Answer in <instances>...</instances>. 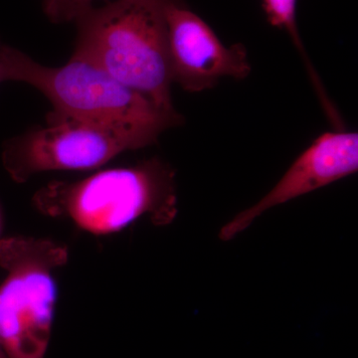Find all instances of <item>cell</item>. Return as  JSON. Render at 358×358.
<instances>
[{"label":"cell","mask_w":358,"mask_h":358,"mask_svg":"<svg viewBox=\"0 0 358 358\" xmlns=\"http://www.w3.org/2000/svg\"><path fill=\"white\" fill-rule=\"evenodd\" d=\"M164 6V0H115L92 7L76 21L74 53L167 114L178 115L171 99Z\"/></svg>","instance_id":"6da1fadb"},{"label":"cell","mask_w":358,"mask_h":358,"mask_svg":"<svg viewBox=\"0 0 358 358\" xmlns=\"http://www.w3.org/2000/svg\"><path fill=\"white\" fill-rule=\"evenodd\" d=\"M34 203L46 215L65 216L96 235L117 232L145 215L166 225L178 213L173 169L155 159L50 183L35 194Z\"/></svg>","instance_id":"7a4b0ae2"},{"label":"cell","mask_w":358,"mask_h":358,"mask_svg":"<svg viewBox=\"0 0 358 358\" xmlns=\"http://www.w3.org/2000/svg\"><path fill=\"white\" fill-rule=\"evenodd\" d=\"M13 81L39 90L53 106L51 113L128 134L145 145L157 143L166 129L178 126L180 115L157 108L90 59L73 53L60 67H46L16 52Z\"/></svg>","instance_id":"3957f363"},{"label":"cell","mask_w":358,"mask_h":358,"mask_svg":"<svg viewBox=\"0 0 358 358\" xmlns=\"http://www.w3.org/2000/svg\"><path fill=\"white\" fill-rule=\"evenodd\" d=\"M68 250L49 241L11 237L0 241V343L8 358H43L56 301L53 272Z\"/></svg>","instance_id":"277c9868"},{"label":"cell","mask_w":358,"mask_h":358,"mask_svg":"<svg viewBox=\"0 0 358 358\" xmlns=\"http://www.w3.org/2000/svg\"><path fill=\"white\" fill-rule=\"evenodd\" d=\"M47 126L11 138L2 162L15 182L51 171L98 169L127 150L148 147L128 134L74 117L49 113Z\"/></svg>","instance_id":"5b68a950"},{"label":"cell","mask_w":358,"mask_h":358,"mask_svg":"<svg viewBox=\"0 0 358 358\" xmlns=\"http://www.w3.org/2000/svg\"><path fill=\"white\" fill-rule=\"evenodd\" d=\"M164 10L173 83L199 93L213 88L222 78L249 76L251 65L243 44L225 46L183 0H164Z\"/></svg>","instance_id":"8992f818"},{"label":"cell","mask_w":358,"mask_h":358,"mask_svg":"<svg viewBox=\"0 0 358 358\" xmlns=\"http://www.w3.org/2000/svg\"><path fill=\"white\" fill-rule=\"evenodd\" d=\"M357 169V133L338 129L322 134L294 160L260 201L221 228L219 238L222 241H230L268 209L352 176Z\"/></svg>","instance_id":"52a82bcc"},{"label":"cell","mask_w":358,"mask_h":358,"mask_svg":"<svg viewBox=\"0 0 358 358\" xmlns=\"http://www.w3.org/2000/svg\"><path fill=\"white\" fill-rule=\"evenodd\" d=\"M263 8L268 23L274 27L287 32V34L289 35L294 47L300 52L301 59L307 68L308 76L315 86L320 100L326 99L327 93L320 83V77L317 76L315 68L313 67L312 61L308 58L305 46L301 41L300 33H299L298 26H296V0H263Z\"/></svg>","instance_id":"ba28073f"},{"label":"cell","mask_w":358,"mask_h":358,"mask_svg":"<svg viewBox=\"0 0 358 358\" xmlns=\"http://www.w3.org/2000/svg\"><path fill=\"white\" fill-rule=\"evenodd\" d=\"M95 0H42L43 10L54 23L76 22L94 7Z\"/></svg>","instance_id":"9c48e42d"},{"label":"cell","mask_w":358,"mask_h":358,"mask_svg":"<svg viewBox=\"0 0 358 358\" xmlns=\"http://www.w3.org/2000/svg\"><path fill=\"white\" fill-rule=\"evenodd\" d=\"M17 49L0 43V84L13 81L14 61Z\"/></svg>","instance_id":"30bf717a"},{"label":"cell","mask_w":358,"mask_h":358,"mask_svg":"<svg viewBox=\"0 0 358 358\" xmlns=\"http://www.w3.org/2000/svg\"><path fill=\"white\" fill-rule=\"evenodd\" d=\"M0 358H8L6 352H4L3 348H2L1 343H0Z\"/></svg>","instance_id":"8fae6325"}]
</instances>
